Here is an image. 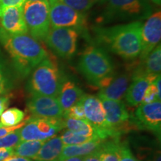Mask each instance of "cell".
Returning <instances> with one entry per match:
<instances>
[{
  "label": "cell",
  "mask_w": 161,
  "mask_h": 161,
  "mask_svg": "<svg viewBox=\"0 0 161 161\" xmlns=\"http://www.w3.org/2000/svg\"><path fill=\"white\" fill-rule=\"evenodd\" d=\"M0 43L11 58L14 69L19 77L29 76L48 54L31 35H11L0 27Z\"/></svg>",
  "instance_id": "6da1fadb"
},
{
  "label": "cell",
  "mask_w": 161,
  "mask_h": 161,
  "mask_svg": "<svg viewBox=\"0 0 161 161\" xmlns=\"http://www.w3.org/2000/svg\"><path fill=\"white\" fill-rule=\"evenodd\" d=\"M143 23L134 21L109 27H96L98 43L125 60H134L141 52V34Z\"/></svg>",
  "instance_id": "7a4b0ae2"
},
{
  "label": "cell",
  "mask_w": 161,
  "mask_h": 161,
  "mask_svg": "<svg viewBox=\"0 0 161 161\" xmlns=\"http://www.w3.org/2000/svg\"><path fill=\"white\" fill-rule=\"evenodd\" d=\"M102 6L97 22L100 25L114 22L142 21L152 14L148 0H99Z\"/></svg>",
  "instance_id": "3957f363"
},
{
  "label": "cell",
  "mask_w": 161,
  "mask_h": 161,
  "mask_svg": "<svg viewBox=\"0 0 161 161\" xmlns=\"http://www.w3.org/2000/svg\"><path fill=\"white\" fill-rule=\"evenodd\" d=\"M78 69L90 84L100 88L104 80L114 75V66L105 50L98 46L86 48L78 64Z\"/></svg>",
  "instance_id": "277c9868"
},
{
  "label": "cell",
  "mask_w": 161,
  "mask_h": 161,
  "mask_svg": "<svg viewBox=\"0 0 161 161\" xmlns=\"http://www.w3.org/2000/svg\"><path fill=\"white\" fill-rule=\"evenodd\" d=\"M62 79L63 75L58 66L47 57L31 72L26 90L31 96L57 98Z\"/></svg>",
  "instance_id": "5b68a950"
},
{
  "label": "cell",
  "mask_w": 161,
  "mask_h": 161,
  "mask_svg": "<svg viewBox=\"0 0 161 161\" xmlns=\"http://www.w3.org/2000/svg\"><path fill=\"white\" fill-rule=\"evenodd\" d=\"M23 14L31 37L37 40H45L51 28L48 0L26 2L23 5Z\"/></svg>",
  "instance_id": "8992f818"
},
{
  "label": "cell",
  "mask_w": 161,
  "mask_h": 161,
  "mask_svg": "<svg viewBox=\"0 0 161 161\" xmlns=\"http://www.w3.org/2000/svg\"><path fill=\"white\" fill-rule=\"evenodd\" d=\"M78 36V30L74 28L52 27L45 41L56 55L69 59L77 51Z\"/></svg>",
  "instance_id": "52a82bcc"
},
{
  "label": "cell",
  "mask_w": 161,
  "mask_h": 161,
  "mask_svg": "<svg viewBox=\"0 0 161 161\" xmlns=\"http://www.w3.org/2000/svg\"><path fill=\"white\" fill-rule=\"evenodd\" d=\"M64 128V118H29L19 129L20 139L21 141H46L55 136Z\"/></svg>",
  "instance_id": "ba28073f"
},
{
  "label": "cell",
  "mask_w": 161,
  "mask_h": 161,
  "mask_svg": "<svg viewBox=\"0 0 161 161\" xmlns=\"http://www.w3.org/2000/svg\"><path fill=\"white\" fill-rule=\"evenodd\" d=\"M80 102L83 106L86 120L94 128L96 136L104 140L108 138L116 139L114 131L107 122L103 106L99 98L84 94Z\"/></svg>",
  "instance_id": "9c48e42d"
},
{
  "label": "cell",
  "mask_w": 161,
  "mask_h": 161,
  "mask_svg": "<svg viewBox=\"0 0 161 161\" xmlns=\"http://www.w3.org/2000/svg\"><path fill=\"white\" fill-rule=\"evenodd\" d=\"M52 27L74 28L79 30L84 24V14L66 5L62 0H48Z\"/></svg>",
  "instance_id": "30bf717a"
},
{
  "label": "cell",
  "mask_w": 161,
  "mask_h": 161,
  "mask_svg": "<svg viewBox=\"0 0 161 161\" xmlns=\"http://www.w3.org/2000/svg\"><path fill=\"white\" fill-rule=\"evenodd\" d=\"M103 106L106 121L115 134L116 139H119L124 131L128 130L130 116L125 104L121 100L99 98Z\"/></svg>",
  "instance_id": "8fae6325"
},
{
  "label": "cell",
  "mask_w": 161,
  "mask_h": 161,
  "mask_svg": "<svg viewBox=\"0 0 161 161\" xmlns=\"http://www.w3.org/2000/svg\"><path fill=\"white\" fill-rule=\"evenodd\" d=\"M161 38V12L152 14L142 28L140 58L143 60L158 44Z\"/></svg>",
  "instance_id": "7c38bea8"
},
{
  "label": "cell",
  "mask_w": 161,
  "mask_h": 161,
  "mask_svg": "<svg viewBox=\"0 0 161 161\" xmlns=\"http://www.w3.org/2000/svg\"><path fill=\"white\" fill-rule=\"evenodd\" d=\"M27 108L33 117L64 118V110L56 97L31 96L27 102Z\"/></svg>",
  "instance_id": "4fadbf2b"
},
{
  "label": "cell",
  "mask_w": 161,
  "mask_h": 161,
  "mask_svg": "<svg viewBox=\"0 0 161 161\" xmlns=\"http://www.w3.org/2000/svg\"><path fill=\"white\" fill-rule=\"evenodd\" d=\"M134 122L142 129L151 130L160 135L161 102L160 101L149 104H140L135 113Z\"/></svg>",
  "instance_id": "5bb4252c"
},
{
  "label": "cell",
  "mask_w": 161,
  "mask_h": 161,
  "mask_svg": "<svg viewBox=\"0 0 161 161\" xmlns=\"http://www.w3.org/2000/svg\"><path fill=\"white\" fill-rule=\"evenodd\" d=\"M158 75L145 73L140 68L135 70L133 73L131 83L128 86L125 95L127 104L131 107L139 105L148 86L154 81Z\"/></svg>",
  "instance_id": "9a60e30c"
},
{
  "label": "cell",
  "mask_w": 161,
  "mask_h": 161,
  "mask_svg": "<svg viewBox=\"0 0 161 161\" xmlns=\"http://www.w3.org/2000/svg\"><path fill=\"white\" fill-rule=\"evenodd\" d=\"M0 25L2 29L11 35L27 34L29 31L24 19L23 6L1 7Z\"/></svg>",
  "instance_id": "2e32d148"
},
{
  "label": "cell",
  "mask_w": 161,
  "mask_h": 161,
  "mask_svg": "<svg viewBox=\"0 0 161 161\" xmlns=\"http://www.w3.org/2000/svg\"><path fill=\"white\" fill-rule=\"evenodd\" d=\"M84 94V92L74 80L63 77L57 98L64 113L79 102Z\"/></svg>",
  "instance_id": "e0dca14e"
},
{
  "label": "cell",
  "mask_w": 161,
  "mask_h": 161,
  "mask_svg": "<svg viewBox=\"0 0 161 161\" xmlns=\"http://www.w3.org/2000/svg\"><path fill=\"white\" fill-rule=\"evenodd\" d=\"M131 79L132 75L128 72L114 75V78L108 86L100 89L98 97L122 101L125 97Z\"/></svg>",
  "instance_id": "ac0fdd59"
},
{
  "label": "cell",
  "mask_w": 161,
  "mask_h": 161,
  "mask_svg": "<svg viewBox=\"0 0 161 161\" xmlns=\"http://www.w3.org/2000/svg\"><path fill=\"white\" fill-rule=\"evenodd\" d=\"M105 140L96 137L80 145L64 146L60 154V160L72 157H85L97 152L100 149Z\"/></svg>",
  "instance_id": "d6986e66"
},
{
  "label": "cell",
  "mask_w": 161,
  "mask_h": 161,
  "mask_svg": "<svg viewBox=\"0 0 161 161\" xmlns=\"http://www.w3.org/2000/svg\"><path fill=\"white\" fill-rule=\"evenodd\" d=\"M64 146L60 136H53L44 142L39 152L33 160L35 161H60Z\"/></svg>",
  "instance_id": "ffe728a7"
},
{
  "label": "cell",
  "mask_w": 161,
  "mask_h": 161,
  "mask_svg": "<svg viewBox=\"0 0 161 161\" xmlns=\"http://www.w3.org/2000/svg\"><path fill=\"white\" fill-rule=\"evenodd\" d=\"M64 128H66L70 131L82 136L98 137L96 134L95 130L87 120L64 118Z\"/></svg>",
  "instance_id": "44dd1931"
},
{
  "label": "cell",
  "mask_w": 161,
  "mask_h": 161,
  "mask_svg": "<svg viewBox=\"0 0 161 161\" xmlns=\"http://www.w3.org/2000/svg\"><path fill=\"white\" fill-rule=\"evenodd\" d=\"M45 141L27 140L20 141L13 148L14 155L23 158L34 159L43 146Z\"/></svg>",
  "instance_id": "7402d4cb"
},
{
  "label": "cell",
  "mask_w": 161,
  "mask_h": 161,
  "mask_svg": "<svg viewBox=\"0 0 161 161\" xmlns=\"http://www.w3.org/2000/svg\"><path fill=\"white\" fill-rule=\"evenodd\" d=\"M143 67H140L146 74L160 75L161 70V48L160 43L152 50L146 56L145 59Z\"/></svg>",
  "instance_id": "603a6c76"
},
{
  "label": "cell",
  "mask_w": 161,
  "mask_h": 161,
  "mask_svg": "<svg viewBox=\"0 0 161 161\" xmlns=\"http://www.w3.org/2000/svg\"><path fill=\"white\" fill-rule=\"evenodd\" d=\"M14 84L11 72L0 52V96L7 95L14 88Z\"/></svg>",
  "instance_id": "cb8c5ba5"
},
{
  "label": "cell",
  "mask_w": 161,
  "mask_h": 161,
  "mask_svg": "<svg viewBox=\"0 0 161 161\" xmlns=\"http://www.w3.org/2000/svg\"><path fill=\"white\" fill-rule=\"evenodd\" d=\"M119 139L104 141L100 148L101 161H119Z\"/></svg>",
  "instance_id": "d4e9b609"
},
{
  "label": "cell",
  "mask_w": 161,
  "mask_h": 161,
  "mask_svg": "<svg viewBox=\"0 0 161 161\" xmlns=\"http://www.w3.org/2000/svg\"><path fill=\"white\" fill-rule=\"evenodd\" d=\"M25 117V113L16 108L4 111L0 116V123L3 127H12L21 123Z\"/></svg>",
  "instance_id": "484cf974"
},
{
  "label": "cell",
  "mask_w": 161,
  "mask_h": 161,
  "mask_svg": "<svg viewBox=\"0 0 161 161\" xmlns=\"http://www.w3.org/2000/svg\"><path fill=\"white\" fill-rule=\"evenodd\" d=\"M63 142L64 146H74V145H80L84 142L92 140L96 137H90V136H85L80 135V134H75L70 130H67L62 134L61 136H60Z\"/></svg>",
  "instance_id": "4316f807"
},
{
  "label": "cell",
  "mask_w": 161,
  "mask_h": 161,
  "mask_svg": "<svg viewBox=\"0 0 161 161\" xmlns=\"http://www.w3.org/2000/svg\"><path fill=\"white\" fill-rule=\"evenodd\" d=\"M66 5L76 11L84 14L99 0H62Z\"/></svg>",
  "instance_id": "83f0119b"
},
{
  "label": "cell",
  "mask_w": 161,
  "mask_h": 161,
  "mask_svg": "<svg viewBox=\"0 0 161 161\" xmlns=\"http://www.w3.org/2000/svg\"><path fill=\"white\" fill-rule=\"evenodd\" d=\"M20 141L19 130L18 129L0 137V148H14Z\"/></svg>",
  "instance_id": "f1b7e54d"
},
{
  "label": "cell",
  "mask_w": 161,
  "mask_h": 161,
  "mask_svg": "<svg viewBox=\"0 0 161 161\" xmlns=\"http://www.w3.org/2000/svg\"><path fill=\"white\" fill-rule=\"evenodd\" d=\"M64 118H72L75 119H86L84 108L80 102L73 105L64 113Z\"/></svg>",
  "instance_id": "f546056e"
},
{
  "label": "cell",
  "mask_w": 161,
  "mask_h": 161,
  "mask_svg": "<svg viewBox=\"0 0 161 161\" xmlns=\"http://www.w3.org/2000/svg\"><path fill=\"white\" fill-rule=\"evenodd\" d=\"M119 161H140L134 157L126 142L119 141Z\"/></svg>",
  "instance_id": "4dcf8cb0"
},
{
  "label": "cell",
  "mask_w": 161,
  "mask_h": 161,
  "mask_svg": "<svg viewBox=\"0 0 161 161\" xmlns=\"http://www.w3.org/2000/svg\"><path fill=\"white\" fill-rule=\"evenodd\" d=\"M157 101H160V98L158 96V90H157L156 86L153 82L147 88L140 104H149L157 102Z\"/></svg>",
  "instance_id": "1f68e13d"
},
{
  "label": "cell",
  "mask_w": 161,
  "mask_h": 161,
  "mask_svg": "<svg viewBox=\"0 0 161 161\" xmlns=\"http://www.w3.org/2000/svg\"><path fill=\"white\" fill-rule=\"evenodd\" d=\"M26 121H24V122H22L21 123L12 127H1V128H0V137H2V136H5L8 134H10V133L16 130L21 128L26 123Z\"/></svg>",
  "instance_id": "d6a6232c"
},
{
  "label": "cell",
  "mask_w": 161,
  "mask_h": 161,
  "mask_svg": "<svg viewBox=\"0 0 161 161\" xmlns=\"http://www.w3.org/2000/svg\"><path fill=\"white\" fill-rule=\"evenodd\" d=\"M27 0H0L1 7L8 6H23Z\"/></svg>",
  "instance_id": "836d02e7"
},
{
  "label": "cell",
  "mask_w": 161,
  "mask_h": 161,
  "mask_svg": "<svg viewBox=\"0 0 161 161\" xmlns=\"http://www.w3.org/2000/svg\"><path fill=\"white\" fill-rule=\"evenodd\" d=\"M14 155V150L12 148H0V161Z\"/></svg>",
  "instance_id": "e575fe53"
},
{
  "label": "cell",
  "mask_w": 161,
  "mask_h": 161,
  "mask_svg": "<svg viewBox=\"0 0 161 161\" xmlns=\"http://www.w3.org/2000/svg\"><path fill=\"white\" fill-rule=\"evenodd\" d=\"M9 98L6 96H0V116L5 111L9 104Z\"/></svg>",
  "instance_id": "d590c367"
},
{
  "label": "cell",
  "mask_w": 161,
  "mask_h": 161,
  "mask_svg": "<svg viewBox=\"0 0 161 161\" xmlns=\"http://www.w3.org/2000/svg\"><path fill=\"white\" fill-rule=\"evenodd\" d=\"M83 161H101L100 149L84 157Z\"/></svg>",
  "instance_id": "8d00e7d4"
},
{
  "label": "cell",
  "mask_w": 161,
  "mask_h": 161,
  "mask_svg": "<svg viewBox=\"0 0 161 161\" xmlns=\"http://www.w3.org/2000/svg\"><path fill=\"white\" fill-rule=\"evenodd\" d=\"M3 161H33V160H31V159H29V158H23V157H18V156L13 155L10 157L8 158L5 159V160Z\"/></svg>",
  "instance_id": "74e56055"
},
{
  "label": "cell",
  "mask_w": 161,
  "mask_h": 161,
  "mask_svg": "<svg viewBox=\"0 0 161 161\" xmlns=\"http://www.w3.org/2000/svg\"><path fill=\"white\" fill-rule=\"evenodd\" d=\"M149 161H161V155L160 151H157L150 158Z\"/></svg>",
  "instance_id": "f35d334b"
},
{
  "label": "cell",
  "mask_w": 161,
  "mask_h": 161,
  "mask_svg": "<svg viewBox=\"0 0 161 161\" xmlns=\"http://www.w3.org/2000/svg\"><path fill=\"white\" fill-rule=\"evenodd\" d=\"M84 157H72V158H68L60 161H83Z\"/></svg>",
  "instance_id": "ab89813d"
},
{
  "label": "cell",
  "mask_w": 161,
  "mask_h": 161,
  "mask_svg": "<svg viewBox=\"0 0 161 161\" xmlns=\"http://www.w3.org/2000/svg\"><path fill=\"white\" fill-rule=\"evenodd\" d=\"M153 3H154L157 5H160L161 3V0H151Z\"/></svg>",
  "instance_id": "60d3db41"
},
{
  "label": "cell",
  "mask_w": 161,
  "mask_h": 161,
  "mask_svg": "<svg viewBox=\"0 0 161 161\" xmlns=\"http://www.w3.org/2000/svg\"><path fill=\"white\" fill-rule=\"evenodd\" d=\"M37 1H45V0H27V2H37Z\"/></svg>",
  "instance_id": "b9f144b4"
},
{
  "label": "cell",
  "mask_w": 161,
  "mask_h": 161,
  "mask_svg": "<svg viewBox=\"0 0 161 161\" xmlns=\"http://www.w3.org/2000/svg\"><path fill=\"white\" fill-rule=\"evenodd\" d=\"M1 127H3V125H1V123H0V128H1Z\"/></svg>",
  "instance_id": "7bdbcfd3"
},
{
  "label": "cell",
  "mask_w": 161,
  "mask_h": 161,
  "mask_svg": "<svg viewBox=\"0 0 161 161\" xmlns=\"http://www.w3.org/2000/svg\"><path fill=\"white\" fill-rule=\"evenodd\" d=\"M0 10H1V7H0Z\"/></svg>",
  "instance_id": "ee69618b"
}]
</instances>
